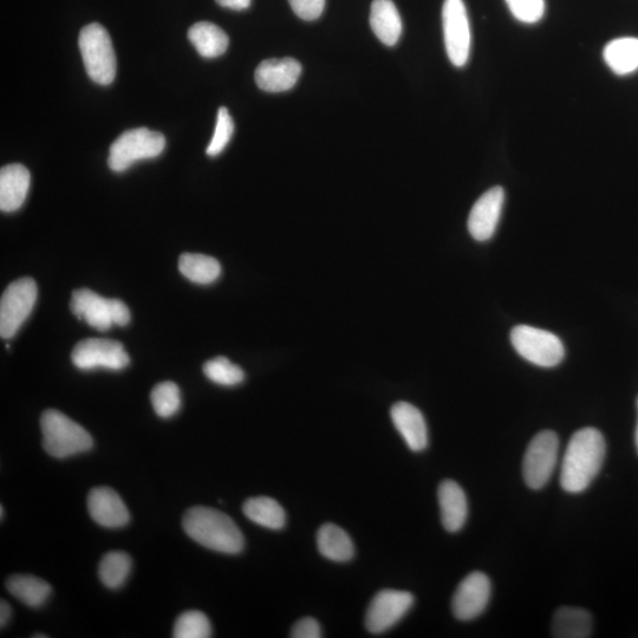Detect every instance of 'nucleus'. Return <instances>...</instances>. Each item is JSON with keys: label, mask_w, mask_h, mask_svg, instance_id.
<instances>
[{"label": "nucleus", "mask_w": 638, "mask_h": 638, "mask_svg": "<svg viewBox=\"0 0 638 638\" xmlns=\"http://www.w3.org/2000/svg\"><path fill=\"white\" fill-rule=\"evenodd\" d=\"M179 270L182 276L200 285L212 284L221 275V266L218 260L210 256L199 255V253H184L179 258Z\"/></svg>", "instance_id": "obj_27"}, {"label": "nucleus", "mask_w": 638, "mask_h": 638, "mask_svg": "<svg viewBox=\"0 0 638 638\" xmlns=\"http://www.w3.org/2000/svg\"><path fill=\"white\" fill-rule=\"evenodd\" d=\"M188 39L205 58H217L229 48L230 38L218 25L210 22L195 23L188 30Z\"/></svg>", "instance_id": "obj_23"}, {"label": "nucleus", "mask_w": 638, "mask_h": 638, "mask_svg": "<svg viewBox=\"0 0 638 638\" xmlns=\"http://www.w3.org/2000/svg\"><path fill=\"white\" fill-rule=\"evenodd\" d=\"M511 342L520 356L538 367H556L564 360V344L550 331L518 325L511 331Z\"/></svg>", "instance_id": "obj_7"}, {"label": "nucleus", "mask_w": 638, "mask_h": 638, "mask_svg": "<svg viewBox=\"0 0 638 638\" xmlns=\"http://www.w3.org/2000/svg\"><path fill=\"white\" fill-rule=\"evenodd\" d=\"M151 401L160 418H172L181 408V394L177 384L162 382L152 390Z\"/></svg>", "instance_id": "obj_30"}, {"label": "nucleus", "mask_w": 638, "mask_h": 638, "mask_svg": "<svg viewBox=\"0 0 638 638\" xmlns=\"http://www.w3.org/2000/svg\"><path fill=\"white\" fill-rule=\"evenodd\" d=\"M71 360L81 370L119 371L128 366L129 355L120 342L106 338H87L76 344Z\"/></svg>", "instance_id": "obj_11"}, {"label": "nucleus", "mask_w": 638, "mask_h": 638, "mask_svg": "<svg viewBox=\"0 0 638 638\" xmlns=\"http://www.w3.org/2000/svg\"><path fill=\"white\" fill-rule=\"evenodd\" d=\"M244 514L251 522L269 530H282L286 524V513L275 499L251 498L245 501Z\"/></svg>", "instance_id": "obj_26"}, {"label": "nucleus", "mask_w": 638, "mask_h": 638, "mask_svg": "<svg viewBox=\"0 0 638 638\" xmlns=\"http://www.w3.org/2000/svg\"><path fill=\"white\" fill-rule=\"evenodd\" d=\"M212 636V626L201 611L192 610L181 614L174 624L175 638H208Z\"/></svg>", "instance_id": "obj_31"}, {"label": "nucleus", "mask_w": 638, "mask_h": 638, "mask_svg": "<svg viewBox=\"0 0 638 638\" xmlns=\"http://www.w3.org/2000/svg\"><path fill=\"white\" fill-rule=\"evenodd\" d=\"M594 621L588 610L562 607L552 620V636L557 638H587L592 634Z\"/></svg>", "instance_id": "obj_22"}, {"label": "nucleus", "mask_w": 638, "mask_h": 638, "mask_svg": "<svg viewBox=\"0 0 638 638\" xmlns=\"http://www.w3.org/2000/svg\"><path fill=\"white\" fill-rule=\"evenodd\" d=\"M491 581L475 571L459 584L452 600V611L460 621H472L484 613L491 598Z\"/></svg>", "instance_id": "obj_13"}, {"label": "nucleus", "mask_w": 638, "mask_h": 638, "mask_svg": "<svg viewBox=\"0 0 638 638\" xmlns=\"http://www.w3.org/2000/svg\"><path fill=\"white\" fill-rule=\"evenodd\" d=\"M442 23L449 61L455 67L466 65L471 52V26L464 0H445Z\"/></svg>", "instance_id": "obj_10"}, {"label": "nucleus", "mask_w": 638, "mask_h": 638, "mask_svg": "<svg viewBox=\"0 0 638 638\" xmlns=\"http://www.w3.org/2000/svg\"><path fill=\"white\" fill-rule=\"evenodd\" d=\"M73 314L91 328L107 331L113 325L126 327L130 322L129 308L120 299H107L89 289L74 291L70 303Z\"/></svg>", "instance_id": "obj_6"}, {"label": "nucleus", "mask_w": 638, "mask_h": 638, "mask_svg": "<svg viewBox=\"0 0 638 638\" xmlns=\"http://www.w3.org/2000/svg\"><path fill=\"white\" fill-rule=\"evenodd\" d=\"M301 74L302 65L294 58H271L258 65L255 80L266 93H284L296 86Z\"/></svg>", "instance_id": "obj_15"}, {"label": "nucleus", "mask_w": 638, "mask_h": 638, "mask_svg": "<svg viewBox=\"0 0 638 638\" xmlns=\"http://www.w3.org/2000/svg\"><path fill=\"white\" fill-rule=\"evenodd\" d=\"M88 510L95 522L107 529H120L129 523V511L113 488L97 487L88 496Z\"/></svg>", "instance_id": "obj_16"}, {"label": "nucleus", "mask_w": 638, "mask_h": 638, "mask_svg": "<svg viewBox=\"0 0 638 638\" xmlns=\"http://www.w3.org/2000/svg\"><path fill=\"white\" fill-rule=\"evenodd\" d=\"M31 175L28 168L13 164L0 171V210L3 212L18 211L28 195Z\"/></svg>", "instance_id": "obj_18"}, {"label": "nucleus", "mask_w": 638, "mask_h": 638, "mask_svg": "<svg viewBox=\"0 0 638 638\" xmlns=\"http://www.w3.org/2000/svg\"><path fill=\"white\" fill-rule=\"evenodd\" d=\"M604 61L618 76L635 73L638 69V38L614 39L604 49Z\"/></svg>", "instance_id": "obj_24"}, {"label": "nucleus", "mask_w": 638, "mask_h": 638, "mask_svg": "<svg viewBox=\"0 0 638 638\" xmlns=\"http://www.w3.org/2000/svg\"><path fill=\"white\" fill-rule=\"evenodd\" d=\"M292 10L303 21H316L322 16L325 0H289Z\"/></svg>", "instance_id": "obj_34"}, {"label": "nucleus", "mask_w": 638, "mask_h": 638, "mask_svg": "<svg viewBox=\"0 0 638 638\" xmlns=\"http://www.w3.org/2000/svg\"><path fill=\"white\" fill-rule=\"evenodd\" d=\"M6 589L19 602L30 608H39L49 600L52 589L48 582L36 576L15 575L6 582Z\"/></svg>", "instance_id": "obj_25"}, {"label": "nucleus", "mask_w": 638, "mask_h": 638, "mask_svg": "<svg viewBox=\"0 0 638 638\" xmlns=\"http://www.w3.org/2000/svg\"><path fill=\"white\" fill-rule=\"evenodd\" d=\"M605 449L604 436L596 428H583L572 435L562 464L563 490L569 493L587 490L601 471Z\"/></svg>", "instance_id": "obj_1"}, {"label": "nucleus", "mask_w": 638, "mask_h": 638, "mask_svg": "<svg viewBox=\"0 0 638 638\" xmlns=\"http://www.w3.org/2000/svg\"><path fill=\"white\" fill-rule=\"evenodd\" d=\"M635 441H636V448H637V452H638V423H637V428H636Z\"/></svg>", "instance_id": "obj_38"}, {"label": "nucleus", "mask_w": 638, "mask_h": 638, "mask_svg": "<svg viewBox=\"0 0 638 638\" xmlns=\"http://www.w3.org/2000/svg\"><path fill=\"white\" fill-rule=\"evenodd\" d=\"M35 637H47L45 635H35Z\"/></svg>", "instance_id": "obj_40"}, {"label": "nucleus", "mask_w": 638, "mask_h": 638, "mask_svg": "<svg viewBox=\"0 0 638 638\" xmlns=\"http://www.w3.org/2000/svg\"><path fill=\"white\" fill-rule=\"evenodd\" d=\"M182 526L194 542L206 549L238 555L244 549V536L232 518L211 507H192L185 513Z\"/></svg>", "instance_id": "obj_2"}, {"label": "nucleus", "mask_w": 638, "mask_h": 638, "mask_svg": "<svg viewBox=\"0 0 638 638\" xmlns=\"http://www.w3.org/2000/svg\"><path fill=\"white\" fill-rule=\"evenodd\" d=\"M37 285L32 278H21L11 283L0 301V335L5 340L15 336L34 310Z\"/></svg>", "instance_id": "obj_8"}, {"label": "nucleus", "mask_w": 638, "mask_h": 638, "mask_svg": "<svg viewBox=\"0 0 638 638\" xmlns=\"http://www.w3.org/2000/svg\"><path fill=\"white\" fill-rule=\"evenodd\" d=\"M512 15L525 24H535L543 18L545 0H506Z\"/></svg>", "instance_id": "obj_33"}, {"label": "nucleus", "mask_w": 638, "mask_h": 638, "mask_svg": "<svg viewBox=\"0 0 638 638\" xmlns=\"http://www.w3.org/2000/svg\"><path fill=\"white\" fill-rule=\"evenodd\" d=\"M439 505L442 525L448 532H458L468 516L467 497L461 486L453 480H445L439 486Z\"/></svg>", "instance_id": "obj_19"}, {"label": "nucleus", "mask_w": 638, "mask_h": 638, "mask_svg": "<svg viewBox=\"0 0 638 638\" xmlns=\"http://www.w3.org/2000/svg\"><path fill=\"white\" fill-rule=\"evenodd\" d=\"M317 548L323 557L332 562H349L355 555V546L348 533L331 523L324 524L318 530Z\"/></svg>", "instance_id": "obj_21"}, {"label": "nucleus", "mask_w": 638, "mask_h": 638, "mask_svg": "<svg viewBox=\"0 0 638 638\" xmlns=\"http://www.w3.org/2000/svg\"><path fill=\"white\" fill-rule=\"evenodd\" d=\"M43 447L51 457L65 459L86 453L94 446L93 438L81 425L55 409L41 418Z\"/></svg>", "instance_id": "obj_3"}, {"label": "nucleus", "mask_w": 638, "mask_h": 638, "mask_svg": "<svg viewBox=\"0 0 638 638\" xmlns=\"http://www.w3.org/2000/svg\"><path fill=\"white\" fill-rule=\"evenodd\" d=\"M216 2L223 8L236 11L246 10L251 5V0H216Z\"/></svg>", "instance_id": "obj_36"}, {"label": "nucleus", "mask_w": 638, "mask_h": 638, "mask_svg": "<svg viewBox=\"0 0 638 638\" xmlns=\"http://www.w3.org/2000/svg\"><path fill=\"white\" fill-rule=\"evenodd\" d=\"M505 192L496 186L481 195L474 204L468 217V231L477 242H486L496 232L501 211H503Z\"/></svg>", "instance_id": "obj_14"}, {"label": "nucleus", "mask_w": 638, "mask_h": 638, "mask_svg": "<svg viewBox=\"0 0 638 638\" xmlns=\"http://www.w3.org/2000/svg\"><path fill=\"white\" fill-rule=\"evenodd\" d=\"M203 370L207 379L219 384V386L234 387L245 380L243 369L232 363L229 358L223 356L207 361Z\"/></svg>", "instance_id": "obj_29"}, {"label": "nucleus", "mask_w": 638, "mask_h": 638, "mask_svg": "<svg viewBox=\"0 0 638 638\" xmlns=\"http://www.w3.org/2000/svg\"><path fill=\"white\" fill-rule=\"evenodd\" d=\"M559 441L552 431L538 433L526 449L523 475L532 490H542L549 483L557 465Z\"/></svg>", "instance_id": "obj_9"}, {"label": "nucleus", "mask_w": 638, "mask_h": 638, "mask_svg": "<svg viewBox=\"0 0 638 638\" xmlns=\"http://www.w3.org/2000/svg\"><path fill=\"white\" fill-rule=\"evenodd\" d=\"M12 609L8 602L2 600L0 602V627L4 628L8 626L9 621L11 620Z\"/></svg>", "instance_id": "obj_37"}, {"label": "nucleus", "mask_w": 638, "mask_h": 638, "mask_svg": "<svg viewBox=\"0 0 638 638\" xmlns=\"http://www.w3.org/2000/svg\"><path fill=\"white\" fill-rule=\"evenodd\" d=\"M414 604L408 591L386 589L370 602L366 615V628L371 634H383L405 617Z\"/></svg>", "instance_id": "obj_12"}, {"label": "nucleus", "mask_w": 638, "mask_h": 638, "mask_svg": "<svg viewBox=\"0 0 638 638\" xmlns=\"http://www.w3.org/2000/svg\"><path fill=\"white\" fill-rule=\"evenodd\" d=\"M166 147L165 136L148 128L127 130L109 149L108 165L112 171L122 173L135 162L158 158Z\"/></svg>", "instance_id": "obj_5"}, {"label": "nucleus", "mask_w": 638, "mask_h": 638, "mask_svg": "<svg viewBox=\"0 0 638 638\" xmlns=\"http://www.w3.org/2000/svg\"><path fill=\"white\" fill-rule=\"evenodd\" d=\"M390 416L410 451H425L428 446V429L420 410L408 402H397L390 410Z\"/></svg>", "instance_id": "obj_17"}, {"label": "nucleus", "mask_w": 638, "mask_h": 638, "mask_svg": "<svg viewBox=\"0 0 638 638\" xmlns=\"http://www.w3.org/2000/svg\"><path fill=\"white\" fill-rule=\"evenodd\" d=\"M78 47L91 80L101 86L113 83L117 63L112 38L108 31L97 23L84 26L78 38Z\"/></svg>", "instance_id": "obj_4"}, {"label": "nucleus", "mask_w": 638, "mask_h": 638, "mask_svg": "<svg viewBox=\"0 0 638 638\" xmlns=\"http://www.w3.org/2000/svg\"><path fill=\"white\" fill-rule=\"evenodd\" d=\"M4 513H5L4 507L2 506V507H0V514H2V517H0V519H2V520H4Z\"/></svg>", "instance_id": "obj_39"}, {"label": "nucleus", "mask_w": 638, "mask_h": 638, "mask_svg": "<svg viewBox=\"0 0 638 638\" xmlns=\"http://www.w3.org/2000/svg\"><path fill=\"white\" fill-rule=\"evenodd\" d=\"M370 26L384 45L394 47L402 35V19L393 0H374Z\"/></svg>", "instance_id": "obj_20"}, {"label": "nucleus", "mask_w": 638, "mask_h": 638, "mask_svg": "<svg viewBox=\"0 0 638 638\" xmlns=\"http://www.w3.org/2000/svg\"><path fill=\"white\" fill-rule=\"evenodd\" d=\"M234 133V123L229 110L221 107L217 116L216 130H214L213 138L206 149L208 156H217L224 151L232 139Z\"/></svg>", "instance_id": "obj_32"}, {"label": "nucleus", "mask_w": 638, "mask_h": 638, "mask_svg": "<svg viewBox=\"0 0 638 638\" xmlns=\"http://www.w3.org/2000/svg\"><path fill=\"white\" fill-rule=\"evenodd\" d=\"M132 558L126 552L112 551L102 558L99 568L101 582L109 589H119L132 571Z\"/></svg>", "instance_id": "obj_28"}, {"label": "nucleus", "mask_w": 638, "mask_h": 638, "mask_svg": "<svg viewBox=\"0 0 638 638\" xmlns=\"http://www.w3.org/2000/svg\"><path fill=\"white\" fill-rule=\"evenodd\" d=\"M291 637L294 638H321V626L312 617H304L298 621L291 630Z\"/></svg>", "instance_id": "obj_35"}]
</instances>
